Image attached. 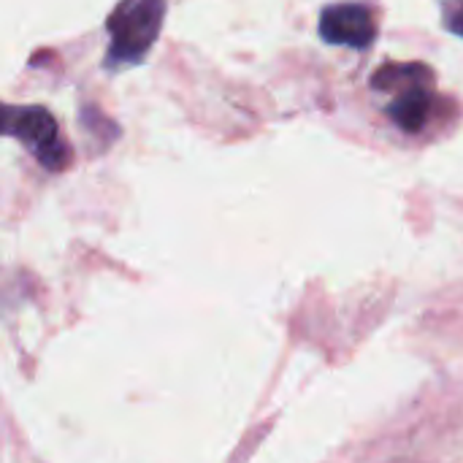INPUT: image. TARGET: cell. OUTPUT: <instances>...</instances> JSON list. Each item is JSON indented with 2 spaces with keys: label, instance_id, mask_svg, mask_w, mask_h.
I'll return each mask as SVG.
<instances>
[{
  "label": "cell",
  "instance_id": "obj_4",
  "mask_svg": "<svg viewBox=\"0 0 463 463\" xmlns=\"http://www.w3.org/2000/svg\"><path fill=\"white\" fill-rule=\"evenodd\" d=\"M437 103H439V98L434 95V87H415V90L393 95V100H391V106L385 111H388L391 122L399 130H404L410 136H418L431 122L434 111H437Z\"/></svg>",
  "mask_w": 463,
  "mask_h": 463
},
{
  "label": "cell",
  "instance_id": "obj_6",
  "mask_svg": "<svg viewBox=\"0 0 463 463\" xmlns=\"http://www.w3.org/2000/svg\"><path fill=\"white\" fill-rule=\"evenodd\" d=\"M442 24L463 38V0H442Z\"/></svg>",
  "mask_w": 463,
  "mask_h": 463
},
{
  "label": "cell",
  "instance_id": "obj_5",
  "mask_svg": "<svg viewBox=\"0 0 463 463\" xmlns=\"http://www.w3.org/2000/svg\"><path fill=\"white\" fill-rule=\"evenodd\" d=\"M437 76L426 62H385L372 73V87L380 92H407L415 87H434Z\"/></svg>",
  "mask_w": 463,
  "mask_h": 463
},
{
  "label": "cell",
  "instance_id": "obj_3",
  "mask_svg": "<svg viewBox=\"0 0 463 463\" xmlns=\"http://www.w3.org/2000/svg\"><path fill=\"white\" fill-rule=\"evenodd\" d=\"M320 38L331 46L369 49L377 38V22L364 3H334L320 14Z\"/></svg>",
  "mask_w": 463,
  "mask_h": 463
},
{
  "label": "cell",
  "instance_id": "obj_2",
  "mask_svg": "<svg viewBox=\"0 0 463 463\" xmlns=\"http://www.w3.org/2000/svg\"><path fill=\"white\" fill-rule=\"evenodd\" d=\"M0 136L16 138L52 174L71 165V146L60 136L54 117L43 106L0 103Z\"/></svg>",
  "mask_w": 463,
  "mask_h": 463
},
{
  "label": "cell",
  "instance_id": "obj_1",
  "mask_svg": "<svg viewBox=\"0 0 463 463\" xmlns=\"http://www.w3.org/2000/svg\"><path fill=\"white\" fill-rule=\"evenodd\" d=\"M165 8V0H119L106 19L109 49L103 68L125 71L141 65L163 30Z\"/></svg>",
  "mask_w": 463,
  "mask_h": 463
}]
</instances>
